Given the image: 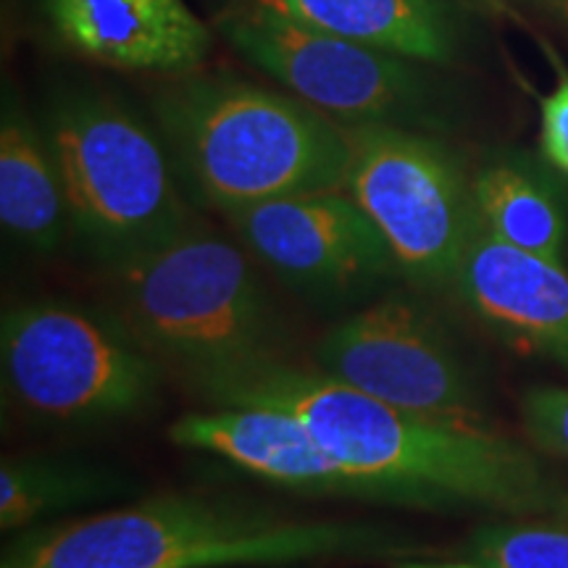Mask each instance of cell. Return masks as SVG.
Returning <instances> with one entry per match:
<instances>
[{"label": "cell", "instance_id": "5", "mask_svg": "<svg viewBox=\"0 0 568 568\" xmlns=\"http://www.w3.org/2000/svg\"><path fill=\"white\" fill-rule=\"evenodd\" d=\"M42 130L67 197L71 234L105 268L166 243L195 219L161 132L103 90H61Z\"/></svg>", "mask_w": 568, "mask_h": 568}, {"label": "cell", "instance_id": "7", "mask_svg": "<svg viewBox=\"0 0 568 568\" xmlns=\"http://www.w3.org/2000/svg\"><path fill=\"white\" fill-rule=\"evenodd\" d=\"M343 190L372 219L397 272L426 290L453 287L479 226L474 182L458 155L426 130L345 126Z\"/></svg>", "mask_w": 568, "mask_h": 568}, {"label": "cell", "instance_id": "11", "mask_svg": "<svg viewBox=\"0 0 568 568\" xmlns=\"http://www.w3.org/2000/svg\"><path fill=\"white\" fill-rule=\"evenodd\" d=\"M169 437L184 450L209 453L240 471L305 497L382 503L290 410L272 406H213L176 418Z\"/></svg>", "mask_w": 568, "mask_h": 568}, {"label": "cell", "instance_id": "2", "mask_svg": "<svg viewBox=\"0 0 568 568\" xmlns=\"http://www.w3.org/2000/svg\"><path fill=\"white\" fill-rule=\"evenodd\" d=\"M424 550L400 529L293 518L224 497L169 493L17 531L0 568H237L385 560Z\"/></svg>", "mask_w": 568, "mask_h": 568}, {"label": "cell", "instance_id": "10", "mask_svg": "<svg viewBox=\"0 0 568 568\" xmlns=\"http://www.w3.org/2000/svg\"><path fill=\"white\" fill-rule=\"evenodd\" d=\"M224 219L261 266L305 297L353 301L397 272L385 237L345 190L272 197Z\"/></svg>", "mask_w": 568, "mask_h": 568}, {"label": "cell", "instance_id": "8", "mask_svg": "<svg viewBox=\"0 0 568 568\" xmlns=\"http://www.w3.org/2000/svg\"><path fill=\"white\" fill-rule=\"evenodd\" d=\"M224 38L290 95L345 126L437 124V95L418 61L316 30L264 0L219 21Z\"/></svg>", "mask_w": 568, "mask_h": 568}, {"label": "cell", "instance_id": "14", "mask_svg": "<svg viewBox=\"0 0 568 568\" xmlns=\"http://www.w3.org/2000/svg\"><path fill=\"white\" fill-rule=\"evenodd\" d=\"M552 163L527 153H497L471 176L479 222L518 251L564 266L568 187Z\"/></svg>", "mask_w": 568, "mask_h": 568}, {"label": "cell", "instance_id": "13", "mask_svg": "<svg viewBox=\"0 0 568 568\" xmlns=\"http://www.w3.org/2000/svg\"><path fill=\"white\" fill-rule=\"evenodd\" d=\"M53 32L103 67L190 74L209 55V27L184 0H45Z\"/></svg>", "mask_w": 568, "mask_h": 568}, {"label": "cell", "instance_id": "1", "mask_svg": "<svg viewBox=\"0 0 568 568\" xmlns=\"http://www.w3.org/2000/svg\"><path fill=\"white\" fill-rule=\"evenodd\" d=\"M197 395L209 406L290 410L389 506L566 518L568 489L535 447L481 424L393 406L282 355L216 376Z\"/></svg>", "mask_w": 568, "mask_h": 568}, {"label": "cell", "instance_id": "16", "mask_svg": "<svg viewBox=\"0 0 568 568\" xmlns=\"http://www.w3.org/2000/svg\"><path fill=\"white\" fill-rule=\"evenodd\" d=\"M0 222L13 243L34 253H55L71 232L45 130L9 95L0 119Z\"/></svg>", "mask_w": 568, "mask_h": 568}, {"label": "cell", "instance_id": "3", "mask_svg": "<svg viewBox=\"0 0 568 568\" xmlns=\"http://www.w3.org/2000/svg\"><path fill=\"white\" fill-rule=\"evenodd\" d=\"M151 111L184 193L222 216L345 184V124L295 95L232 74L190 71L155 92Z\"/></svg>", "mask_w": 568, "mask_h": 568}, {"label": "cell", "instance_id": "15", "mask_svg": "<svg viewBox=\"0 0 568 568\" xmlns=\"http://www.w3.org/2000/svg\"><path fill=\"white\" fill-rule=\"evenodd\" d=\"M316 30L403 55L447 63L458 53V13L447 0H264Z\"/></svg>", "mask_w": 568, "mask_h": 568}, {"label": "cell", "instance_id": "4", "mask_svg": "<svg viewBox=\"0 0 568 568\" xmlns=\"http://www.w3.org/2000/svg\"><path fill=\"white\" fill-rule=\"evenodd\" d=\"M113 318L195 389L280 358L282 322L253 255L193 219L166 243L109 268Z\"/></svg>", "mask_w": 568, "mask_h": 568}, {"label": "cell", "instance_id": "9", "mask_svg": "<svg viewBox=\"0 0 568 568\" xmlns=\"http://www.w3.org/2000/svg\"><path fill=\"white\" fill-rule=\"evenodd\" d=\"M316 368L393 406L479 424L481 387L445 324L416 297L393 293L355 311L316 345Z\"/></svg>", "mask_w": 568, "mask_h": 568}, {"label": "cell", "instance_id": "20", "mask_svg": "<svg viewBox=\"0 0 568 568\" xmlns=\"http://www.w3.org/2000/svg\"><path fill=\"white\" fill-rule=\"evenodd\" d=\"M542 155L568 174V77L542 101Z\"/></svg>", "mask_w": 568, "mask_h": 568}, {"label": "cell", "instance_id": "19", "mask_svg": "<svg viewBox=\"0 0 568 568\" xmlns=\"http://www.w3.org/2000/svg\"><path fill=\"white\" fill-rule=\"evenodd\" d=\"M524 435L539 453L568 458V387H535L521 400Z\"/></svg>", "mask_w": 568, "mask_h": 568}, {"label": "cell", "instance_id": "17", "mask_svg": "<svg viewBox=\"0 0 568 568\" xmlns=\"http://www.w3.org/2000/svg\"><path fill=\"white\" fill-rule=\"evenodd\" d=\"M130 479L111 468L71 458L11 456L0 464V527L24 531L45 518L130 493Z\"/></svg>", "mask_w": 568, "mask_h": 568}, {"label": "cell", "instance_id": "18", "mask_svg": "<svg viewBox=\"0 0 568 568\" xmlns=\"http://www.w3.org/2000/svg\"><path fill=\"white\" fill-rule=\"evenodd\" d=\"M387 568H568V518H495L447 548H424Z\"/></svg>", "mask_w": 568, "mask_h": 568}, {"label": "cell", "instance_id": "6", "mask_svg": "<svg viewBox=\"0 0 568 568\" xmlns=\"http://www.w3.org/2000/svg\"><path fill=\"white\" fill-rule=\"evenodd\" d=\"M3 389L21 414L48 424L122 422L151 408L163 366L113 316L32 301L0 322Z\"/></svg>", "mask_w": 568, "mask_h": 568}, {"label": "cell", "instance_id": "21", "mask_svg": "<svg viewBox=\"0 0 568 568\" xmlns=\"http://www.w3.org/2000/svg\"><path fill=\"white\" fill-rule=\"evenodd\" d=\"M566 518H568V510H566Z\"/></svg>", "mask_w": 568, "mask_h": 568}, {"label": "cell", "instance_id": "12", "mask_svg": "<svg viewBox=\"0 0 568 568\" xmlns=\"http://www.w3.org/2000/svg\"><path fill=\"white\" fill-rule=\"evenodd\" d=\"M460 303L516 351L568 372V274L477 226L453 282Z\"/></svg>", "mask_w": 568, "mask_h": 568}]
</instances>
